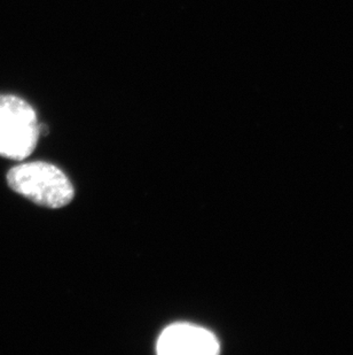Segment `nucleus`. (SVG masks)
<instances>
[{"label":"nucleus","instance_id":"nucleus-3","mask_svg":"<svg viewBox=\"0 0 353 355\" xmlns=\"http://www.w3.org/2000/svg\"><path fill=\"white\" fill-rule=\"evenodd\" d=\"M161 355H216L220 344L207 329L190 323H174L164 329L157 339Z\"/></svg>","mask_w":353,"mask_h":355},{"label":"nucleus","instance_id":"nucleus-1","mask_svg":"<svg viewBox=\"0 0 353 355\" xmlns=\"http://www.w3.org/2000/svg\"><path fill=\"white\" fill-rule=\"evenodd\" d=\"M7 183L14 192L43 207H64L73 199L71 180L57 166L33 161L17 164L7 173Z\"/></svg>","mask_w":353,"mask_h":355},{"label":"nucleus","instance_id":"nucleus-2","mask_svg":"<svg viewBox=\"0 0 353 355\" xmlns=\"http://www.w3.org/2000/svg\"><path fill=\"white\" fill-rule=\"evenodd\" d=\"M39 135L34 107L15 94H0V157L26 160L35 151Z\"/></svg>","mask_w":353,"mask_h":355}]
</instances>
